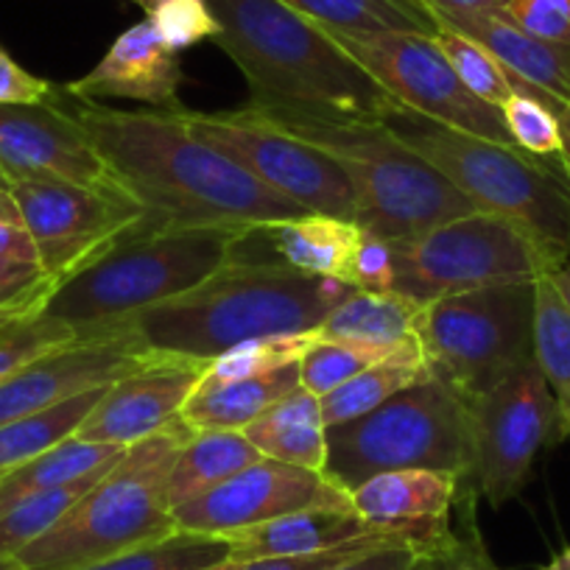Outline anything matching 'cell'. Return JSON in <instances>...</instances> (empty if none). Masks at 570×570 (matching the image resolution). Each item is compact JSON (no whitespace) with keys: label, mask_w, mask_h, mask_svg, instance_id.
<instances>
[{"label":"cell","mask_w":570,"mask_h":570,"mask_svg":"<svg viewBox=\"0 0 570 570\" xmlns=\"http://www.w3.org/2000/svg\"><path fill=\"white\" fill-rule=\"evenodd\" d=\"M0 177L120 188L73 109L62 104H0Z\"/></svg>","instance_id":"obj_16"},{"label":"cell","mask_w":570,"mask_h":570,"mask_svg":"<svg viewBox=\"0 0 570 570\" xmlns=\"http://www.w3.org/2000/svg\"><path fill=\"white\" fill-rule=\"evenodd\" d=\"M261 459L263 453L246 440L244 431H194L174 462L168 503L171 509L183 507Z\"/></svg>","instance_id":"obj_27"},{"label":"cell","mask_w":570,"mask_h":570,"mask_svg":"<svg viewBox=\"0 0 570 570\" xmlns=\"http://www.w3.org/2000/svg\"><path fill=\"white\" fill-rule=\"evenodd\" d=\"M501 14L537 40L570 48V0H507Z\"/></svg>","instance_id":"obj_43"},{"label":"cell","mask_w":570,"mask_h":570,"mask_svg":"<svg viewBox=\"0 0 570 570\" xmlns=\"http://www.w3.org/2000/svg\"><path fill=\"white\" fill-rule=\"evenodd\" d=\"M537 283H509L422 305L414 336L436 381L475 403L534 358Z\"/></svg>","instance_id":"obj_9"},{"label":"cell","mask_w":570,"mask_h":570,"mask_svg":"<svg viewBox=\"0 0 570 570\" xmlns=\"http://www.w3.org/2000/svg\"><path fill=\"white\" fill-rule=\"evenodd\" d=\"M559 266L507 218L475 210L394 244V292L422 308L492 285L537 283Z\"/></svg>","instance_id":"obj_10"},{"label":"cell","mask_w":570,"mask_h":570,"mask_svg":"<svg viewBox=\"0 0 570 570\" xmlns=\"http://www.w3.org/2000/svg\"><path fill=\"white\" fill-rule=\"evenodd\" d=\"M0 261L40 263L23 210L9 188H0Z\"/></svg>","instance_id":"obj_46"},{"label":"cell","mask_w":570,"mask_h":570,"mask_svg":"<svg viewBox=\"0 0 570 570\" xmlns=\"http://www.w3.org/2000/svg\"><path fill=\"white\" fill-rule=\"evenodd\" d=\"M57 285L40 263L0 261V322L42 314Z\"/></svg>","instance_id":"obj_41"},{"label":"cell","mask_w":570,"mask_h":570,"mask_svg":"<svg viewBox=\"0 0 570 570\" xmlns=\"http://www.w3.org/2000/svg\"><path fill=\"white\" fill-rule=\"evenodd\" d=\"M542 570H570V548H564L562 553H557V557H553Z\"/></svg>","instance_id":"obj_52"},{"label":"cell","mask_w":570,"mask_h":570,"mask_svg":"<svg viewBox=\"0 0 570 570\" xmlns=\"http://www.w3.org/2000/svg\"><path fill=\"white\" fill-rule=\"evenodd\" d=\"M389 353H394V350H377L370 344L353 342H320L314 336L311 347L299 358V386L308 389L316 397H325L333 389L347 383L350 377L364 372L366 366L386 358Z\"/></svg>","instance_id":"obj_36"},{"label":"cell","mask_w":570,"mask_h":570,"mask_svg":"<svg viewBox=\"0 0 570 570\" xmlns=\"http://www.w3.org/2000/svg\"><path fill=\"white\" fill-rule=\"evenodd\" d=\"M501 115L518 149H523L531 157H540V160H551V157L557 160L559 151H562L557 109L518 92L503 104Z\"/></svg>","instance_id":"obj_40"},{"label":"cell","mask_w":570,"mask_h":570,"mask_svg":"<svg viewBox=\"0 0 570 570\" xmlns=\"http://www.w3.org/2000/svg\"><path fill=\"white\" fill-rule=\"evenodd\" d=\"M244 434L266 459L325 473L327 425L322 416V400L308 389L297 386L268 405L244 428Z\"/></svg>","instance_id":"obj_25"},{"label":"cell","mask_w":570,"mask_h":570,"mask_svg":"<svg viewBox=\"0 0 570 570\" xmlns=\"http://www.w3.org/2000/svg\"><path fill=\"white\" fill-rule=\"evenodd\" d=\"M370 537H394L411 542L397 531L381 529L361 518L355 509H311V512L288 514L255 529L235 531L224 537L229 542V557L238 562H252L263 557H297V553H320L347 546ZM414 546V542H411ZM416 548V546H414Z\"/></svg>","instance_id":"obj_22"},{"label":"cell","mask_w":570,"mask_h":570,"mask_svg":"<svg viewBox=\"0 0 570 570\" xmlns=\"http://www.w3.org/2000/svg\"><path fill=\"white\" fill-rule=\"evenodd\" d=\"M355 292H394V244L364 229L353 261Z\"/></svg>","instance_id":"obj_44"},{"label":"cell","mask_w":570,"mask_h":570,"mask_svg":"<svg viewBox=\"0 0 570 570\" xmlns=\"http://www.w3.org/2000/svg\"><path fill=\"white\" fill-rule=\"evenodd\" d=\"M149 20L163 42L177 53L196 42L216 40L222 31L207 0H166L149 14Z\"/></svg>","instance_id":"obj_42"},{"label":"cell","mask_w":570,"mask_h":570,"mask_svg":"<svg viewBox=\"0 0 570 570\" xmlns=\"http://www.w3.org/2000/svg\"><path fill=\"white\" fill-rule=\"evenodd\" d=\"M183 85L185 73L179 53L163 42L151 20L146 18L142 23L126 29L90 73L65 85V92L76 101L129 98L174 112L183 109L179 104Z\"/></svg>","instance_id":"obj_20"},{"label":"cell","mask_w":570,"mask_h":570,"mask_svg":"<svg viewBox=\"0 0 570 570\" xmlns=\"http://www.w3.org/2000/svg\"><path fill=\"white\" fill-rule=\"evenodd\" d=\"M73 112L120 188L146 207L155 227L263 229L308 216L297 202L274 194L255 174L190 135L177 109L79 101Z\"/></svg>","instance_id":"obj_1"},{"label":"cell","mask_w":570,"mask_h":570,"mask_svg":"<svg viewBox=\"0 0 570 570\" xmlns=\"http://www.w3.org/2000/svg\"><path fill=\"white\" fill-rule=\"evenodd\" d=\"M109 470L87 475V479L73 481V484L31 492V495L20 498L12 507L3 509L0 512V557H18L23 548H29L31 542L48 534Z\"/></svg>","instance_id":"obj_33"},{"label":"cell","mask_w":570,"mask_h":570,"mask_svg":"<svg viewBox=\"0 0 570 570\" xmlns=\"http://www.w3.org/2000/svg\"><path fill=\"white\" fill-rule=\"evenodd\" d=\"M177 115L188 126L190 135L255 174L274 194L297 202L308 213L350 218V222L358 216V199H355L347 174L311 142L272 129L249 118L244 109H233V112L177 109Z\"/></svg>","instance_id":"obj_12"},{"label":"cell","mask_w":570,"mask_h":570,"mask_svg":"<svg viewBox=\"0 0 570 570\" xmlns=\"http://www.w3.org/2000/svg\"><path fill=\"white\" fill-rule=\"evenodd\" d=\"M227 559L233 557H229V542L224 537L174 531L166 540L131 548V551L101 559L81 570H205L218 562H227Z\"/></svg>","instance_id":"obj_35"},{"label":"cell","mask_w":570,"mask_h":570,"mask_svg":"<svg viewBox=\"0 0 570 570\" xmlns=\"http://www.w3.org/2000/svg\"><path fill=\"white\" fill-rule=\"evenodd\" d=\"M428 160L475 210L507 218L553 261H570V183L518 146L484 140L397 107L381 120Z\"/></svg>","instance_id":"obj_6"},{"label":"cell","mask_w":570,"mask_h":570,"mask_svg":"<svg viewBox=\"0 0 570 570\" xmlns=\"http://www.w3.org/2000/svg\"><path fill=\"white\" fill-rule=\"evenodd\" d=\"M434 40L436 46L442 48V53L448 57L451 68L456 70L462 85L468 87L473 96H479L481 101L501 109L509 98L520 92V96H531L537 98V101L548 104L551 109H557V115L562 112L551 98L542 96V92L534 90V87L523 85V81H520L514 73H509V70L503 68V65L498 62L484 46H479V42L470 40V37L456 35V31H448V29H436Z\"/></svg>","instance_id":"obj_34"},{"label":"cell","mask_w":570,"mask_h":570,"mask_svg":"<svg viewBox=\"0 0 570 570\" xmlns=\"http://www.w3.org/2000/svg\"><path fill=\"white\" fill-rule=\"evenodd\" d=\"M240 564L244 562H238V559H227V562H218V564H213V568H205V570H238Z\"/></svg>","instance_id":"obj_54"},{"label":"cell","mask_w":570,"mask_h":570,"mask_svg":"<svg viewBox=\"0 0 570 570\" xmlns=\"http://www.w3.org/2000/svg\"><path fill=\"white\" fill-rule=\"evenodd\" d=\"M160 355L137 342L129 331L101 333L51 350L0 381V425L40 414L90 389L109 386Z\"/></svg>","instance_id":"obj_17"},{"label":"cell","mask_w":570,"mask_h":570,"mask_svg":"<svg viewBox=\"0 0 570 570\" xmlns=\"http://www.w3.org/2000/svg\"><path fill=\"white\" fill-rule=\"evenodd\" d=\"M534 364L557 400L559 440H570V308L548 274L537 279Z\"/></svg>","instance_id":"obj_30"},{"label":"cell","mask_w":570,"mask_h":570,"mask_svg":"<svg viewBox=\"0 0 570 570\" xmlns=\"http://www.w3.org/2000/svg\"><path fill=\"white\" fill-rule=\"evenodd\" d=\"M210 361L160 355L109 383L73 436L98 445L131 448L183 420V409Z\"/></svg>","instance_id":"obj_18"},{"label":"cell","mask_w":570,"mask_h":570,"mask_svg":"<svg viewBox=\"0 0 570 570\" xmlns=\"http://www.w3.org/2000/svg\"><path fill=\"white\" fill-rule=\"evenodd\" d=\"M190 434L179 420L131 445L48 534L14 557L20 568L81 570L179 531L168 503V479Z\"/></svg>","instance_id":"obj_7"},{"label":"cell","mask_w":570,"mask_h":570,"mask_svg":"<svg viewBox=\"0 0 570 570\" xmlns=\"http://www.w3.org/2000/svg\"><path fill=\"white\" fill-rule=\"evenodd\" d=\"M462 481L442 470H392L350 490L353 509L372 525L409 537L420 551L451 540Z\"/></svg>","instance_id":"obj_19"},{"label":"cell","mask_w":570,"mask_h":570,"mask_svg":"<svg viewBox=\"0 0 570 570\" xmlns=\"http://www.w3.org/2000/svg\"><path fill=\"white\" fill-rule=\"evenodd\" d=\"M420 305L397 292H353L314 331L320 342L370 344L377 350H397L414 342Z\"/></svg>","instance_id":"obj_26"},{"label":"cell","mask_w":570,"mask_h":570,"mask_svg":"<svg viewBox=\"0 0 570 570\" xmlns=\"http://www.w3.org/2000/svg\"><path fill=\"white\" fill-rule=\"evenodd\" d=\"M299 386V361L277 372L238 381H213L202 375L199 386L183 409V422L190 431H244L268 405Z\"/></svg>","instance_id":"obj_24"},{"label":"cell","mask_w":570,"mask_h":570,"mask_svg":"<svg viewBox=\"0 0 570 570\" xmlns=\"http://www.w3.org/2000/svg\"><path fill=\"white\" fill-rule=\"evenodd\" d=\"M216 42L249 85V107L383 120L400 104L316 20L283 0H207Z\"/></svg>","instance_id":"obj_3"},{"label":"cell","mask_w":570,"mask_h":570,"mask_svg":"<svg viewBox=\"0 0 570 570\" xmlns=\"http://www.w3.org/2000/svg\"><path fill=\"white\" fill-rule=\"evenodd\" d=\"M9 190L29 224L40 266L57 283L98 261L149 216L124 188L20 179Z\"/></svg>","instance_id":"obj_14"},{"label":"cell","mask_w":570,"mask_h":570,"mask_svg":"<svg viewBox=\"0 0 570 570\" xmlns=\"http://www.w3.org/2000/svg\"><path fill=\"white\" fill-rule=\"evenodd\" d=\"M244 112L272 129L311 142L336 160L358 199L355 222L381 238L400 244L475 213L468 196L459 194L431 163L400 142L381 120L327 118L249 104Z\"/></svg>","instance_id":"obj_5"},{"label":"cell","mask_w":570,"mask_h":570,"mask_svg":"<svg viewBox=\"0 0 570 570\" xmlns=\"http://www.w3.org/2000/svg\"><path fill=\"white\" fill-rule=\"evenodd\" d=\"M353 292L342 279L314 277L279 261L235 257L196 288L146 308L112 333L129 331L174 358L213 361L252 338L314 333Z\"/></svg>","instance_id":"obj_2"},{"label":"cell","mask_w":570,"mask_h":570,"mask_svg":"<svg viewBox=\"0 0 570 570\" xmlns=\"http://www.w3.org/2000/svg\"><path fill=\"white\" fill-rule=\"evenodd\" d=\"M394 542H405V540H394V537H370V540H355V542H347V546H338V548H331V551H320V553L252 559V562L240 564L238 570H331L336 568V564L361 557V553L375 551V548H383V546H394ZM405 546H411V542H405Z\"/></svg>","instance_id":"obj_45"},{"label":"cell","mask_w":570,"mask_h":570,"mask_svg":"<svg viewBox=\"0 0 570 570\" xmlns=\"http://www.w3.org/2000/svg\"><path fill=\"white\" fill-rule=\"evenodd\" d=\"M0 570H23L14 557H0Z\"/></svg>","instance_id":"obj_55"},{"label":"cell","mask_w":570,"mask_h":570,"mask_svg":"<svg viewBox=\"0 0 570 570\" xmlns=\"http://www.w3.org/2000/svg\"><path fill=\"white\" fill-rule=\"evenodd\" d=\"M475 501H479V490L470 481H462L456 498L459 509H462V529L453 531L451 540L416 553L409 570H501L492 562L479 534V525H475Z\"/></svg>","instance_id":"obj_39"},{"label":"cell","mask_w":570,"mask_h":570,"mask_svg":"<svg viewBox=\"0 0 570 570\" xmlns=\"http://www.w3.org/2000/svg\"><path fill=\"white\" fill-rule=\"evenodd\" d=\"M325 475L342 490L392 470H442L470 481L475 464L470 405L436 377L394 394L358 420L327 428Z\"/></svg>","instance_id":"obj_8"},{"label":"cell","mask_w":570,"mask_h":570,"mask_svg":"<svg viewBox=\"0 0 570 570\" xmlns=\"http://www.w3.org/2000/svg\"><path fill=\"white\" fill-rule=\"evenodd\" d=\"M314 342V333H299V336H268L252 338L227 350L218 358L207 364V377L213 381H238V377H255L277 372L288 364H297L305 350Z\"/></svg>","instance_id":"obj_38"},{"label":"cell","mask_w":570,"mask_h":570,"mask_svg":"<svg viewBox=\"0 0 570 570\" xmlns=\"http://www.w3.org/2000/svg\"><path fill=\"white\" fill-rule=\"evenodd\" d=\"M325 35L358 62L400 107L451 129L514 146L501 109L462 85L434 35L420 31H344L320 23Z\"/></svg>","instance_id":"obj_11"},{"label":"cell","mask_w":570,"mask_h":570,"mask_svg":"<svg viewBox=\"0 0 570 570\" xmlns=\"http://www.w3.org/2000/svg\"><path fill=\"white\" fill-rule=\"evenodd\" d=\"M257 233L266 235L272 249L277 252L279 263H285V266L314 274V277L342 279L350 285L364 227L358 222H350V218L308 213L303 218L272 224V227H263Z\"/></svg>","instance_id":"obj_23"},{"label":"cell","mask_w":570,"mask_h":570,"mask_svg":"<svg viewBox=\"0 0 570 570\" xmlns=\"http://www.w3.org/2000/svg\"><path fill=\"white\" fill-rule=\"evenodd\" d=\"M73 342H81L79 333L65 322L48 316L46 311L18 316V320H3L0 322V381L18 372L20 366L40 358V355L68 347Z\"/></svg>","instance_id":"obj_37"},{"label":"cell","mask_w":570,"mask_h":570,"mask_svg":"<svg viewBox=\"0 0 570 570\" xmlns=\"http://www.w3.org/2000/svg\"><path fill=\"white\" fill-rule=\"evenodd\" d=\"M311 509H353V501L322 470L263 456L205 495L174 509V523L190 534L229 537Z\"/></svg>","instance_id":"obj_15"},{"label":"cell","mask_w":570,"mask_h":570,"mask_svg":"<svg viewBox=\"0 0 570 570\" xmlns=\"http://www.w3.org/2000/svg\"><path fill=\"white\" fill-rule=\"evenodd\" d=\"M416 553H420V548L394 542V546H383L375 548V551L361 553V557L336 564L331 570H409L414 564Z\"/></svg>","instance_id":"obj_48"},{"label":"cell","mask_w":570,"mask_h":570,"mask_svg":"<svg viewBox=\"0 0 570 570\" xmlns=\"http://www.w3.org/2000/svg\"><path fill=\"white\" fill-rule=\"evenodd\" d=\"M316 23L344 31H420L436 35L416 0H283Z\"/></svg>","instance_id":"obj_32"},{"label":"cell","mask_w":570,"mask_h":570,"mask_svg":"<svg viewBox=\"0 0 570 570\" xmlns=\"http://www.w3.org/2000/svg\"><path fill=\"white\" fill-rule=\"evenodd\" d=\"M548 277H551L553 288H557L559 297H562L564 305H568V308H570V261L564 263V266H559L557 272L548 274Z\"/></svg>","instance_id":"obj_51"},{"label":"cell","mask_w":570,"mask_h":570,"mask_svg":"<svg viewBox=\"0 0 570 570\" xmlns=\"http://www.w3.org/2000/svg\"><path fill=\"white\" fill-rule=\"evenodd\" d=\"M57 96L48 79L29 73L7 48L0 46V104H46Z\"/></svg>","instance_id":"obj_47"},{"label":"cell","mask_w":570,"mask_h":570,"mask_svg":"<svg viewBox=\"0 0 570 570\" xmlns=\"http://www.w3.org/2000/svg\"><path fill=\"white\" fill-rule=\"evenodd\" d=\"M436 29L456 31L484 46L509 73L551 98L559 109L570 101V48L537 40L503 18L501 12H459V9L422 7Z\"/></svg>","instance_id":"obj_21"},{"label":"cell","mask_w":570,"mask_h":570,"mask_svg":"<svg viewBox=\"0 0 570 570\" xmlns=\"http://www.w3.org/2000/svg\"><path fill=\"white\" fill-rule=\"evenodd\" d=\"M475 464L470 484L503 507L525 487L537 453L559 440V411L534 358L470 403Z\"/></svg>","instance_id":"obj_13"},{"label":"cell","mask_w":570,"mask_h":570,"mask_svg":"<svg viewBox=\"0 0 570 570\" xmlns=\"http://www.w3.org/2000/svg\"><path fill=\"white\" fill-rule=\"evenodd\" d=\"M559 135H562V151L557 157V166L559 171L564 174V179L570 183V101L568 107L559 112Z\"/></svg>","instance_id":"obj_50"},{"label":"cell","mask_w":570,"mask_h":570,"mask_svg":"<svg viewBox=\"0 0 570 570\" xmlns=\"http://www.w3.org/2000/svg\"><path fill=\"white\" fill-rule=\"evenodd\" d=\"M131 3H135V7H140L146 14H151L157 7H163L166 0H131Z\"/></svg>","instance_id":"obj_53"},{"label":"cell","mask_w":570,"mask_h":570,"mask_svg":"<svg viewBox=\"0 0 570 570\" xmlns=\"http://www.w3.org/2000/svg\"><path fill=\"white\" fill-rule=\"evenodd\" d=\"M431 370H428V361L422 355L420 342H409L400 350L389 353L386 358L375 361L372 366H366L364 372H358L355 377H350L347 383H342L338 389H333L331 394H325L322 400V416H325V425H342V422L358 420V416L370 414L372 409L383 405L386 400H392L394 394L405 392V389L416 386V383L428 381Z\"/></svg>","instance_id":"obj_28"},{"label":"cell","mask_w":570,"mask_h":570,"mask_svg":"<svg viewBox=\"0 0 570 570\" xmlns=\"http://www.w3.org/2000/svg\"><path fill=\"white\" fill-rule=\"evenodd\" d=\"M420 7L459 9V12H501L507 0H416Z\"/></svg>","instance_id":"obj_49"},{"label":"cell","mask_w":570,"mask_h":570,"mask_svg":"<svg viewBox=\"0 0 570 570\" xmlns=\"http://www.w3.org/2000/svg\"><path fill=\"white\" fill-rule=\"evenodd\" d=\"M104 389L107 386L90 389V392L76 394V397L51 405V409L40 411V414L0 425V475L23 468L31 459L40 456V453L70 440L79 431L81 422L87 420L92 405L98 403Z\"/></svg>","instance_id":"obj_31"},{"label":"cell","mask_w":570,"mask_h":570,"mask_svg":"<svg viewBox=\"0 0 570 570\" xmlns=\"http://www.w3.org/2000/svg\"><path fill=\"white\" fill-rule=\"evenodd\" d=\"M249 233L238 227H155L146 216L98 261L62 279L42 311L81 338L112 333L131 316L222 272L238 257Z\"/></svg>","instance_id":"obj_4"},{"label":"cell","mask_w":570,"mask_h":570,"mask_svg":"<svg viewBox=\"0 0 570 570\" xmlns=\"http://www.w3.org/2000/svg\"><path fill=\"white\" fill-rule=\"evenodd\" d=\"M0 188H9V185H7V179H3V177H0Z\"/></svg>","instance_id":"obj_56"},{"label":"cell","mask_w":570,"mask_h":570,"mask_svg":"<svg viewBox=\"0 0 570 570\" xmlns=\"http://www.w3.org/2000/svg\"><path fill=\"white\" fill-rule=\"evenodd\" d=\"M126 451L129 448L98 445V442L70 436V440L53 445L51 451L31 459L23 468L0 475V512L12 507L14 501H20V498L31 495V492L73 484V481L87 479V475L115 468Z\"/></svg>","instance_id":"obj_29"}]
</instances>
